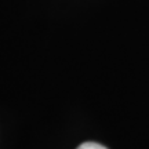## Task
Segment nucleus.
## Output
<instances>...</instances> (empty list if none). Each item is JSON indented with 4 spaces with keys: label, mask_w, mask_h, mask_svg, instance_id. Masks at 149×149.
Instances as JSON below:
<instances>
[{
    "label": "nucleus",
    "mask_w": 149,
    "mask_h": 149,
    "mask_svg": "<svg viewBox=\"0 0 149 149\" xmlns=\"http://www.w3.org/2000/svg\"><path fill=\"white\" fill-rule=\"evenodd\" d=\"M77 149H108V148H105L101 144H97V142H84V144L80 145Z\"/></svg>",
    "instance_id": "nucleus-1"
}]
</instances>
